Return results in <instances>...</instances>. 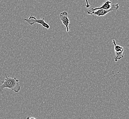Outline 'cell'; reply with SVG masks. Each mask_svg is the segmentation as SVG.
Instances as JSON below:
<instances>
[{"instance_id":"8","label":"cell","mask_w":129,"mask_h":119,"mask_svg":"<svg viewBox=\"0 0 129 119\" xmlns=\"http://www.w3.org/2000/svg\"><path fill=\"white\" fill-rule=\"evenodd\" d=\"M27 119H36L35 117H31V118H29V117H27Z\"/></svg>"},{"instance_id":"1","label":"cell","mask_w":129,"mask_h":119,"mask_svg":"<svg viewBox=\"0 0 129 119\" xmlns=\"http://www.w3.org/2000/svg\"><path fill=\"white\" fill-rule=\"evenodd\" d=\"M5 79L2 82V85L0 86V93L3 92L5 88L11 89L15 93H18L21 90L19 82L16 77H8L5 73Z\"/></svg>"},{"instance_id":"4","label":"cell","mask_w":129,"mask_h":119,"mask_svg":"<svg viewBox=\"0 0 129 119\" xmlns=\"http://www.w3.org/2000/svg\"><path fill=\"white\" fill-rule=\"evenodd\" d=\"M113 44L114 45V52L115 54L114 57V61L115 62H117L119 60L121 59L124 57L123 54L125 48L117 45L115 40H113Z\"/></svg>"},{"instance_id":"7","label":"cell","mask_w":129,"mask_h":119,"mask_svg":"<svg viewBox=\"0 0 129 119\" xmlns=\"http://www.w3.org/2000/svg\"><path fill=\"white\" fill-rule=\"evenodd\" d=\"M85 2L86 3V8H89L90 7V5L89 4V3L88 2V0H85Z\"/></svg>"},{"instance_id":"2","label":"cell","mask_w":129,"mask_h":119,"mask_svg":"<svg viewBox=\"0 0 129 119\" xmlns=\"http://www.w3.org/2000/svg\"><path fill=\"white\" fill-rule=\"evenodd\" d=\"M119 8V4H112L111 8L108 10H105V9H99V10H95L91 12H87L88 14L91 15L92 16H97L98 17L100 16H104L106 15L108 13L112 11H115L118 10Z\"/></svg>"},{"instance_id":"6","label":"cell","mask_w":129,"mask_h":119,"mask_svg":"<svg viewBox=\"0 0 129 119\" xmlns=\"http://www.w3.org/2000/svg\"><path fill=\"white\" fill-rule=\"evenodd\" d=\"M111 4H112V3L110 1H107L106 2H105L101 7L92 8L90 10H88L87 12H92V11H95V10H99V9L108 10V9H110L111 7V6H112Z\"/></svg>"},{"instance_id":"3","label":"cell","mask_w":129,"mask_h":119,"mask_svg":"<svg viewBox=\"0 0 129 119\" xmlns=\"http://www.w3.org/2000/svg\"><path fill=\"white\" fill-rule=\"evenodd\" d=\"M23 20L27 22L28 24L31 26L35 23H38V24H40L43 27L47 29H49L50 28V25L48 24L47 22H45L44 18L38 19L36 17L31 15L30 16L29 18H25Z\"/></svg>"},{"instance_id":"5","label":"cell","mask_w":129,"mask_h":119,"mask_svg":"<svg viewBox=\"0 0 129 119\" xmlns=\"http://www.w3.org/2000/svg\"><path fill=\"white\" fill-rule=\"evenodd\" d=\"M60 19L61 21L62 24L66 27L67 32H69V26H70L71 24L70 23V19L68 18V14L67 11L62 12L60 13Z\"/></svg>"}]
</instances>
